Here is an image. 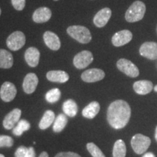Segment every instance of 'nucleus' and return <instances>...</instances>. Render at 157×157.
Wrapping results in <instances>:
<instances>
[{"label": "nucleus", "instance_id": "1", "mask_svg": "<svg viewBox=\"0 0 157 157\" xmlns=\"http://www.w3.org/2000/svg\"><path fill=\"white\" fill-rule=\"evenodd\" d=\"M131 117L130 106L126 101L117 100L110 104L107 111L108 122L113 128H124Z\"/></svg>", "mask_w": 157, "mask_h": 157}, {"label": "nucleus", "instance_id": "2", "mask_svg": "<svg viewBox=\"0 0 157 157\" xmlns=\"http://www.w3.org/2000/svg\"><path fill=\"white\" fill-rule=\"evenodd\" d=\"M146 5L141 1H135L127 9L125 13V19L129 23H135L140 21L146 13Z\"/></svg>", "mask_w": 157, "mask_h": 157}, {"label": "nucleus", "instance_id": "3", "mask_svg": "<svg viewBox=\"0 0 157 157\" xmlns=\"http://www.w3.org/2000/svg\"><path fill=\"white\" fill-rule=\"evenodd\" d=\"M68 34L82 44H87L92 40V35L89 29L82 25H71L67 29Z\"/></svg>", "mask_w": 157, "mask_h": 157}, {"label": "nucleus", "instance_id": "4", "mask_svg": "<svg viewBox=\"0 0 157 157\" xmlns=\"http://www.w3.org/2000/svg\"><path fill=\"white\" fill-rule=\"evenodd\" d=\"M151 139L142 134H136L131 140V145L134 151L137 154H142L148 150L151 145Z\"/></svg>", "mask_w": 157, "mask_h": 157}, {"label": "nucleus", "instance_id": "5", "mask_svg": "<svg viewBox=\"0 0 157 157\" xmlns=\"http://www.w3.org/2000/svg\"><path fill=\"white\" fill-rule=\"evenodd\" d=\"M25 36L21 31H17L12 33L7 39V46L10 50H19L24 46Z\"/></svg>", "mask_w": 157, "mask_h": 157}, {"label": "nucleus", "instance_id": "6", "mask_svg": "<svg viewBox=\"0 0 157 157\" xmlns=\"http://www.w3.org/2000/svg\"><path fill=\"white\" fill-rule=\"evenodd\" d=\"M117 66L120 71L129 77L135 78L139 76V69L130 60L125 58H121L117 63Z\"/></svg>", "mask_w": 157, "mask_h": 157}, {"label": "nucleus", "instance_id": "7", "mask_svg": "<svg viewBox=\"0 0 157 157\" xmlns=\"http://www.w3.org/2000/svg\"><path fill=\"white\" fill-rule=\"evenodd\" d=\"M93 61V55L90 51L83 50L78 52L74 58V65L78 69H83L87 67Z\"/></svg>", "mask_w": 157, "mask_h": 157}, {"label": "nucleus", "instance_id": "8", "mask_svg": "<svg viewBox=\"0 0 157 157\" xmlns=\"http://www.w3.org/2000/svg\"><path fill=\"white\" fill-rule=\"evenodd\" d=\"M17 95V90L14 84L10 82H4L0 89V98L5 102L13 101Z\"/></svg>", "mask_w": 157, "mask_h": 157}, {"label": "nucleus", "instance_id": "9", "mask_svg": "<svg viewBox=\"0 0 157 157\" xmlns=\"http://www.w3.org/2000/svg\"><path fill=\"white\" fill-rule=\"evenodd\" d=\"M105 77V72L99 68H90L82 73L81 78L87 83L99 82Z\"/></svg>", "mask_w": 157, "mask_h": 157}, {"label": "nucleus", "instance_id": "10", "mask_svg": "<svg viewBox=\"0 0 157 157\" xmlns=\"http://www.w3.org/2000/svg\"><path fill=\"white\" fill-rule=\"evenodd\" d=\"M140 54L149 60L157 59V43L154 42H146L141 45Z\"/></svg>", "mask_w": 157, "mask_h": 157}, {"label": "nucleus", "instance_id": "11", "mask_svg": "<svg viewBox=\"0 0 157 157\" xmlns=\"http://www.w3.org/2000/svg\"><path fill=\"white\" fill-rule=\"evenodd\" d=\"M132 34L129 30H122L113 34L111 42L113 46L121 47L127 44L132 40Z\"/></svg>", "mask_w": 157, "mask_h": 157}, {"label": "nucleus", "instance_id": "12", "mask_svg": "<svg viewBox=\"0 0 157 157\" xmlns=\"http://www.w3.org/2000/svg\"><path fill=\"white\" fill-rule=\"evenodd\" d=\"M111 10L109 7L101 10L98 11L93 18V23L98 28H103L107 24L111 17Z\"/></svg>", "mask_w": 157, "mask_h": 157}, {"label": "nucleus", "instance_id": "13", "mask_svg": "<svg viewBox=\"0 0 157 157\" xmlns=\"http://www.w3.org/2000/svg\"><path fill=\"white\" fill-rule=\"evenodd\" d=\"M21 110L19 109H15L10 111L8 114L6 115L3 120V127L6 129H12L15 127L17 122L20 121L21 117Z\"/></svg>", "mask_w": 157, "mask_h": 157}, {"label": "nucleus", "instance_id": "14", "mask_svg": "<svg viewBox=\"0 0 157 157\" xmlns=\"http://www.w3.org/2000/svg\"><path fill=\"white\" fill-rule=\"evenodd\" d=\"M39 83L38 77L34 73H29L25 76L23 82V91L27 94H31L36 90Z\"/></svg>", "mask_w": 157, "mask_h": 157}, {"label": "nucleus", "instance_id": "15", "mask_svg": "<svg viewBox=\"0 0 157 157\" xmlns=\"http://www.w3.org/2000/svg\"><path fill=\"white\" fill-rule=\"evenodd\" d=\"M43 38H44L45 44L50 50L57 51L60 48V45H61L60 40L58 35L55 34V33L50 31H46L43 35Z\"/></svg>", "mask_w": 157, "mask_h": 157}, {"label": "nucleus", "instance_id": "16", "mask_svg": "<svg viewBox=\"0 0 157 157\" xmlns=\"http://www.w3.org/2000/svg\"><path fill=\"white\" fill-rule=\"evenodd\" d=\"M51 16H52V12L50 9L46 7H42L34 11L32 18L35 23H42L48 22L51 18Z\"/></svg>", "mask_w": 157, "mask_h": 157}, {"label": "nucleus", "instance_id": "17", "mask_svg": "<svg viewBox=\"0 0 157 157\" xmlns=\"http://www.w3.org/2000/svg\"><path fill=\"white\" fill-rule=\"evenodd\" d=\"M40 58V52L39 50L34 47H31L26 50L25 52V60L31 67H36L38 66Z\"/></svg>", "mask_w": 157, "mask_h": 157}, {"label": "nucleus", "instance_id": "18", "mask_svg": "<svg viewBox=\"0 0 157 157\" xmlns=\"http://www.w3.org/2000/svg\"><path fill=\"white\" fill-rule=\"evenodd\" d=\"M153 88V83L148 80H140L135 82L133 84V89L138 95H147L152 91Z\"/></svg>", "mask_w": 157, "mask_h": 157}, {"label": "nucleus", "instance_id": "19", "mask_svg": "<svg viewBox=\"0 0 157 157\" xmlns=\"http://www.w3.org/2000/svg\"><path fill=\"white\" fill-rule=\"evenodd\" d=\"M47 78L52 82L65 83L69 79V75L63 71H50L47 74Z\"/></svg>", "mask_w": 157, "mask_h": 157}, {"label": "nucleus", "instance_id": "20", "mask_svg": "<svg viewBox=\"0 0 157 157\" xmlns=\"http://www.w3.org/2000/svg\"><path fill=\"white\" fill-rule=\"evenodd\" d=\"M100 109H101V106L98 102H91L83 109L82 115L84 117L87 118V119H93L99 113Z\"/></svg>", "mask_w": 157, "mask_h": 157}, {"label": "nucleus", "instance_id": "21", "mask_svg": "<svg viewBox=\"0 0 157 157\" xmlns=\"http://www.w3.org/2000/svg\"><path fill=\"white\" fill-rule=\"evenodd\" d=\"M13 65V57L7 50H0V68H10Z\"/></svg>", "mask_w": 157, "mask_h": 157}, {"label": "nucleus", "instance_id": "22", "mask_svg": "<svg viewBox=\"0 0 157 157\" xmlns=\"http://www.w3.org/2000/svg\"><path fill=\"white\" fill-rule=\"evenodd\" d=\"M63 111L68 117H74L78 112L77 104L74 100L68 99L63 104Z\"/></svg>", "mask_w": 157, "mask_h": 157}, {"label": "nucleus", "instance_id": "23", "mask_svg": "<svg viewBox=\"0 0 157 157\" xmlns=\"http://www.w3.org/2000/svg\"><path fill=\"white\" fill-rule=\"evenodd\" d=\"M56 119V115L55 113L51 110H48L44 113L40 122H39V127L41 129H46L55 121Z\"/></svg>", "mask_w": 157, "mask_h": 157}, {"label": "nucleus", "instance_id": "24", "mask_svg": "<svg viewBox=\"0 0 157 157\" xmlns=\"http://www.w3.org/2000/svg\"><path fill=\"white\" fill-rule=\"evenodd\" d=\"M127 148L125 143L122 140L116 141L113 148V157H125Z\"/></svg>", "mask_w": 157, "mask_h": 157}, {"label": "nucleus", "instance_id": "25", "mask_svg": "<svg viewBox=\"0 0 157 157\" xmlns=\"http://www.w3.org/2000/svg\"><path fill=\"white\" fill-rule=\"evenodd\" d=\"M68 123V119L65 114H59L55 119L53 124V131L55 132H60L63 130Z\"/></svg>", "mask_w": 157, "mask_h": 157}, {"label": "nucleus", "instance_id": "26", "mask_svg": "<svg viewBox=\"0 0 157 157\" xmlns=\"http://www.w3.org/2000/svg\"><path fill=\"white\" fill-rule=\"evenodd\" d=\"M31 127L30 123L25 119H21L17 122V125L13 129V133L16 136H21L25 131L29 130Z\"/></svg>", "mask_w": 157, "mask_h": 157}, {"label": "nucleus", "instance_id": "27", "mask_svg": "<svg viewBox=\"0 0 157 157\" xmlns=\"http://www.w3.org/2000/svg\"><path fill=\"white\" fill-rule=\"evenodd\" d=\"M60 95H61L60 90L58 89V88H54V89L50 90V91H48L46 93L45 98H46L47 101L49 102V103H54L59 101Z\"/></svg>", "mask_w": 157, "mask_h": 157}, {"label": "nucleus", "instance_id": "28", "mask_svg": "<svg viewBox=\"0 0 157 157\" xmlns=\"http://www.w3.org/2000/svg\"><path fill=\"white\" fill-rule=\"evenodd\" d=\"M87 148L90 154L93 157H105L101 150L96 146L95 143H89L87 144Z\"/></svg>", "mask_w": 157, "mask_h": 157}, {"label": "nucleus", "instance_id": "29", "mask_svg": "<svg viewBox=\"0 0 157 157\" xmlns=\"http://www.w3.org/2000/svg\"><path fill=\"white\" fill-rule=\"evenodd\" d=\"M14 140L8 135H0V148L2 147H12Z\"/></svg>", "mask_w": 157, "mask_h": 157}, {"label": "nucleus", "instance_id": "30", "mask_svg": "<svg viewBox=\"0 0 157 157\" xmlns=\"http://www.w3.org/2000/svg\"><path fill=\"white\" fill-rule=\"evenodd\" d=\"M12 5L16 10L21 11L25 6V0H11Z\"/></svg>", "mask_w": 157, "mask_h": 157}, {"label": "nucleus", "instance_id": "31", "mask_svg": "<svg viewBox=\"0 0 157 157\" xmlns=\"http://www.w3.org/2000/svg\"><path fill=\"white\" fill-rule=\"evenodd\" d=\"M27 151H28V148L26 147L21 146L15 151V157H26Z\"/></svg>", "mask_w": 157, "mask_h": 157}, {"label": "nucleus", "instance_id": "32", "mask_svg": "<svg viewBox=\"0 0 157 157\" xmlns=\"http://www.w3.org/2000/svg\"><path fill=\"white\" fill-rule=\"evenodd\" d=\"M55 157H81L76 153L74 152H60Z\"/></svg>", "mask_w": 157, "mask_h": 157}, {"label": "nucleus", "instance_id": "33", "mask_svg": "<svg viewBox=\"0 0 157 157\" xmlns=\"http://www.w3.org/2000/svg\"><path fill=\"white\" fill-rule=\"evenodd\" d=\"M26 157H36V153H35L34 148L33 147H29L28 148Z\"/></svg>", "mask_w": 157, "mask_h": 157}, {"label": "nucleus", "instance_id": "34", "mask_svg": "<svg viewBox=\"0 0 157 157\" xmlns=\"http://www.w3.org/2000/svg\"><path fill=\"white\" fill-rule=\"evenodd\" d=\"M142 157H156L155 156V155L153 154L151 152H148V153H146Z\"/></svg>", "mask_w": 157, "mask_h": 157}, {"label": "nucleus", "instance_id": "35", "mask_svg": "<svg viewBox=\"0 0 157 157\" xmlns=\"http://www.w3.org/2000/svg\"><path fill=\"white\" fill-rule=\"evenodd\" d=\"M39 157H49V156H48V153L44 151V152H42V154H40V156H39Z\"/></svg>", "mask_w": 157, "mask_h": 157}, {"label": "nucleus", "instance_id": "36", "mask_svg": "<svg viewBox=\"0 0 157 157\" xmlns=\"http://www.w3.org/2000/svg\"><path fill=\"white\" fill-rule=\"evenodd\" d=\"M155 139H156V141H157V127L156 128V132H155Z\"/></svg>", "mask_w": 157, "mask_h": 157}, {"label": "nucleus", "instance_id": "37", "mask_svg": "<svg viewBox=\"0 0 157 157\" xmlns=\"http://www.w3.org/2000/svg\"><path fill=\"white\" fill-rule=\"evenodd\" d=\"M154 91H155V92H157V85H156V86H155V87H154Z\"/></svg>", "mask_w": 157, "mask_h": 157}, {"label": "nucleus", "instance_id": "38", "mask_svg": "<svg viewBox=\"0 0 157 157\" xmlns=\"http://www.w3.org/2000/svg\"><path fill=\"white\" fill-rule=\"evenodd\" d=\"M0 157H5V156H4V155H2V154H0Z\"/></svg>", "mask_w": 157, "mask_h": 157}, {"label": "nucleus", "instance_id": "39", "mask_svg": "<svg viewBox=\"0 0 157 157\" xmlns=\"http://www.w3.org/2000/svg\"><path fill=\"white\" fill-rule=\"evenodd\" d=\"M2 14V10H1V8H0V15Z\"/></svg>", "mask_w": 157, "mask_h": 157}, {"label": "nucleus", "instance_id": "40", "mask_svg": "<svg viewBox=\"0 0 157 157\" xmlns=\"http://www.w3.org/2000/svg\"><path fill=\"white\" fill-rule=\"evenodd\" d=\"M54 1H58V0H54Z\"/></svg>", "mask_w": 157, "mask_h": 157}, {"label": "nucleus", "instance_id": "41", "mask_svg": "<svg viewBox=\"0 0 157 157\" xmlns=\"http://www.w3.org/2000/svg\"><path fill=\"white\" fill-rule=\"evenodd\" d=\"M156 33H157V27H156Z\"/></svg>", "mask_w": 157, "mask_h": 157}]
</instances>
